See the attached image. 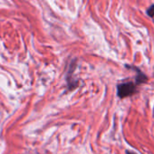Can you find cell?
<instances>
[{"label": "cell", "instance_id": "obj_1", "mask_svg": "<svg viewBox=\"0 0 154 154\" xmlns=\"http://www.w3.org/2000/svg\"><path fill=\"white\" fill-rule=\"evenodd\" d=\"M135 93H136V84L132 82L122 83L117 86V95L122 99L131 96Z\"/></svg>", "mask_w": 154, "mask_h": 154}, {"label": "cell", "instance_id": "obj_2", "mask_svg": "<svg viewBox=\"0 0 154 154\" xmlns=\"http://www.w3.org/2000/svg\"><path fill=\"white\" fill-rule=\"evenodd\" d=\"M136 70H137L138 73H137V76H136V82H135V84L136 85H140V84H142V83H146L148 78L144 75V73L141 72L138 68H136Z\"/></svg>", "mask_w": 154, "mask_h": 154}, {"label": "cell", "instance_id": "obj_3", "mask_svg": "<svg viewBox=\"0 0 154 154\" xmlns=\"http://www.w3.org/2000/svg\"><path fill=\"white\" fill-rule=\"evenodd\" d=\"M147 14H148V16H149V17L154 18V5H151V6L148 8Z\"/></svg>", "mask_w": 154, "mask_h": 154}, {"label": "cell", "instance_id": "obj_4", "mask_svg": "<svg viewBox=\"0 0 154 154\" xmlns=\"http://www.w3.org/2000/svg\"><path fill=\"white\" fill-rule=\"evenodd\" d=\"M126 153H127V154H135V153H133V152H131V151H128V150L126 151Z\"/></svg>", "mask_w": 154, "mask_h": 154}]
</instances>
